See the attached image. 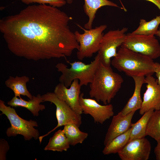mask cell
<instances>
[{
  "label": "cell",
  "instance_id": "obj_18",
  "mask_svg": "<svg viewBox=\"0 0 160 160\" xmlns=\"http://www.w3.org/2000/svg\"><path fill=\"white\" fill-rule=\"evenodd\" d=\"M30 81L29 77L26 76H10L5 81V84L14 92L15 96L20 97V95L25 96L31 99L33 95L28 91L26 84Z\"/></svg>",
  "mask_w": 160,
  "mask_h": 160
},
{
  "label": "cell",
  "instance_id": "obj_8",
  "mask_svg": "<svg viewBox=\"0 0 160 160\" xmlns=\"http://www.w3.org/2000/svg\"><path fill=\"white\" fill-rule=\"evenodd\" d=\"M121 46L153 60L160 57V44L154 35L129 33Z\"/></svg>",
  "mask_w": 160,
  "mask_h": 160
},
{
  "label": "cell",
  "instance_id": "obj_2",
  "mask_svg": "<svg viewBox=\"0 0 160 160\" xmlns=\"http://www.w3.org/2000/svg\"><path fill=\"white\" fill-rule=\"evenodd\" d=\"M124 81L121 75L110 66L100 62L92 81L90 84L89 95L98 102L109 104L121 88Z\"/></svg>",
  "mask_w": 160,
  "mask_h": 160
},
{
  "label": "cell",
  "instance_id": "obj_5",
  "mask_svg": "<svg viewBox=\"0 0 160 160\" xmlns=\"http://www.w3.org/2000/svg\"><path fill=\"white\" fill-rule=\"evenodd\" d=\"M1 115L4 114L9 120L11 127L7 130L6 134L8 137H15L17 135L23 136L25 140H30L33 138L36 140L39 137L38 130L34 128L37 127V122L31 119L28 121L20 117L15 110L11 106H7L4 102L0 100Z\"/></svg>",
  "mask_w": 160,
  "mask_h": 160
},
{
  "label": "cell",
  "instance_id": "obj_11",
  "mask_svg": "<svg viewBox=\"0 0 160 160\" xmlns=\"http://www.w3.org/2000/svg\"><path fill=\"white\" fill-rule=\"evenodd\" d=\"M151 150L149 141L144 137L129 140L118 154L122 160H147Z\"/></svg>",
  "mask_w": 160,
  "mask_h": 160
},
{
  "label": "cell",
  "instance_id": "obj_26",
  "mask_svg": "<svg viewBox=\"0 0 160 160\" xmlns=\"http://www.w3.org/2000/svg\"><path fill=\"white\" fill-rule=\"evenodd\" d=\"M8 143L4 139L0 140V160H6V154L9 149Z\"/></svg>",
  "mask_w": 160,
  "mask_h": 160
},
{
  "label": "cell",
  "instance_id": "obj_20",
  "mask_svg": "<svg viewBox=\"0 0 160 160\" xmlns=\"http://www.w3.org/2000/svg\"><path fill=\"white\" fill-rule=\"evenodd\" d=\"M70 145L63 130L59 129L50 138L44 150L62 152L67 151L69 148Z\"/></svg>",
  "mask_w": 160,
  "mask_h": 160
},
{
  "label": "cell",
  "instance_id": "obj_14",
  "mask_svg": "<svg viewBox=\"0 0 160 160\" xmlns=\"http://www.w3.org/2000/svg\"><path fill=\"white\" fill-rule=\"evenodd\" d=\"M132 112L124 116H122L120 111L113 116L112 121L108 128L104 141V145H106L114 138L124 133L132 126V120L135 113Z\"/></svg>",
  "mask_w": 160,
  "mask_h": 160
},
{
  "label": "cell",
  "instance_id": "obj_23",
  "mask_svg": "<svg viewBox=\"0 0 160 160\" xmlns=\"http://www.w3.org/2000/svg\"><path fill=\"white\" fill-rule=\"evenodd\" d=\"M160 24V15L149 21L143 19L140 20L138 28L132 33L135 34L145 35H156Z\"/></svg>",
  "mask_w": 160,
  "mask_h": 160
},
{
  "label": "cell",
  "instance_id": "obj_1",
  "mask_svg": "<svg viewBox=\"0 0 160 160\" xmlns=\"http://www.w3.org/2000/svg\"><path fill=\"white\" fill-rule=\"evenodd\" d=\"M65 12L46 4L29 5L0 20V31L15 55L34 61L70 56L79 43Z\"/></svg>",
  "mask_w": 160,
  "mask_h": 160
},
{
  "label": "cell",
  "instance_id": "obj_27",
  "mask_svg": "<svg viewBox=\"0 0 160 160\" xmlns=\"http://www.w3.org/2000/svg\"><path fill=\"white\" fill-rule=\"evenodd\" d=\"M154 72L157 78L158 83L160 85V63L155 62Z\"/></svg>",
  "mask_w": 160,
  "mask_h": 160
},
{
  "label": "cell",
  "instance_id": "obj_9",
  "mask_svg": "<svg viewBox=\"0 0 160 160\" xmlns=\"http://www.w3.org/2000/svg\"><path fill=\"white\" fill-rule=\"evenodd\" d=\"M128 28L110 30L103 35L98 54L100 62L104 65L111 66V59L117 55V49L124 41Z\"/></svg>",
  "mask_w": 160,
  "mask_h": 160
},
{
  "label": "cell",
  "instance_id": "obj_10",
  "mask_svg": "<svg viewBox=\"0 0 160 160\" xmlns=\"http://www.w3.org/2000/svg\"><path fill=\"white\" fill-rule=\"evenodd\" d=\"M84 95L83 93H81L79 99L83 113L91 116L95 122L103 124L113 116V107L112 104L102 105L96 100L84 98Z\"/></svg>",
  "mask_w": 160,
  "mask_h": 160
},
{
  "label": "cell",
  "instance_id": "obj_29",
  "mask_svg": "<svg viewBox=\"0 0 160 160\" xmlns=\"http://www.w3.org/2000/svg\"><path fill=\"white\" fill-rule=\"evenodd\" d=\"M155 4L160 10V0H146Z\"/></svg>",
  "mask_w": 160,
  "mask_h": 160
},
{
  "label": "cell",
  "instance_id": "obj_13",
  "mask_svg": "<svg viewBox=\"0 0 160 160\" xmlns=\"http://www.w3.org/2000/svg\"><path fill=\"white\" fill-rule=\"evenodd\" d=\"M146 89L143 94L139 113L143 115L150 109H160V85L152 75L145 76Z\"/></svg>",
  "mask_w": 160,
  "mask_h": 160
},
{
  "label": "cell",
  "instance_id": "obj_21",
  "mask_svg": "<svg viewBox=\"0 0 160 160\" xmlns=\"http://www.w3.org/2000/svg\"><path fill=\"white\" fill-rule=\"evenodd\" d=\"M79 127L74 124H70L64 126L63 130L70 145L75 146L81 144L87 138V133L81 131Z\"/></svg>",
  "mask_w": 160,
  "mask_h": 160
},
{
  "label": "cell",
  "instance_id": "obj_22",
  "mask_svg": "<svg viewBox=\"0 0 160 160\" xmlns=\"http://www.w3.org/2000/svg\"><path fill=\"white\" fill-rule=\"evenodd\" d=\"M154 111L151 109L145 112L136 123H132L129 140L145 137L148 121Z\"/></svg>",
  "mask_w": 160,
  "mask_h": 160
},
{
  "label": "cell",
  "instance_id": "obj_12",
  "mask_svg": "<svg viewBox=\"0 0 160 160\" xmlns=\"http://www.w3.org/2000/svg\"><path fill=\"white\" fill-rule=\"evenodd\" d=\"M81 87L77 79L73 81L69 87L60 82L55 87L54 92L58 98L65 102L76 113L81 115L83 113L79 102Z\"/></svg>",
  "mask_w": 160,
  "mask_h": 160
},
{
  "label": "cell",
  "instance_id": "obj_30",
  "mask_svg": "<svg viewBox=\"0 0 160 160\" xmlns=\"http://www.w3.org/2000/svg\"><path fill=\"white\" fill-rule=\"evenodd\" d=\"M66 2L68 4H71L72 3L73 0H66Z\"/></svg>",
  "mask_w": 160,
  "mask_h": 160
},
{
  "label": "cell",
  "instance_id": "obj_25",
  "mask_svg": "<svg viewBox=\"0 0 160 160\" xmlns=\"http://www.w3.org/2000/svg\"><path fill=\"white\" fill-rule=\"evenodd\" d=\"M25 4L28 5L33 3L39 4H49L53 7H60L64 5L66 3L65 0H17Z\"/></svg>",
  "mask_w": 160,
  "mask_h": 160
},
{
  "label": "cell",
  "instance_id": "obj_19",
  "mask_svg": "<svg viewBox=\"0 0 160 160\" xmlns=\"http://www.w3.org/2000/svg\"><path fill=\"white\" fill-rule=\"evenodd\" d=\"M132 126L124 133L117 136L105 146L102 152L105 155L118 153L129 140Z\"/></svg>",
  "mask_w": 160,
  "mask_h": 160
},
{
  "label": "cell",
  "instance_id": "obj_31",
  "mask_svg": "<svg viewBox=\"0 0 160 160\" xmlns=\"http://www.w3.org/2000/svg\"><path fill=\"white\" fill-rule=\"evenodd\" d=\"M156 35L160 38V30H158Z\"/></svg>",
  "mask_w": 160,
  "mask_h": 160
},
{
  "label": "cell",
  "instance_id": "obj_4",
  "mask_svg": "<svg viewBox=\"0 0 160 160\" xmlns=\"http://www.w3.org/2000/svg\"><path fill=\"white\" fill-rule=\"evenodd\" d=\"M67 62L71 65L70 68L62 63H58L55 65L57 71L62 73L59 79V82L63 83L67 87H69L73 81L76 79L79 80L81 86L91 83L100 62L98 54L88 64L79 61Z\"/></svg>",
  "mask_w": 160,
  "mask_h": 160
},
{
  "label": "cell",
  "instance_id": "obj_6",
  "mask_svg": "<svg viewBox=\"0 0 160 160\" xmlns=\"http://www.w3.org/2000/svg\"><path fill=\"white\" fill-rule=\"evenodd\" d=\"M107 28L106 25H103L89 30L82 28L84 31L82 34L77 31L74 32L79 45L76 54L78 60H82L85 58L90 57L98 52L103 35V32Z\"/></svg>",
  "mask_w": 160,
  "mask_h": 160
},
{
  "label": "cell",
  "instance_id": "obj_28",
  "mask_svg": "<svg viewBox=\"0 0 160 160\" xmlns=\"http://www.w3.org/2000/svg\"><path fill=\"white\" fill-rule=\"evenodd\" d=\"M154 153L157 160H160V142L157 143L154 149Z\"/></svg>",
  "mask_w": 160,
  "mask_h": 160
},
{
  "label": "cell",
  "instance_id": "obj_7",
  "mask_svg": "<svg viewBox=\"0 0 160 160\" xmlns=\"http://www.w3.org/2000/svg\"><path fill=\"white\" fill-rule=\"evenodd\" d=\"M41 96L43 102H49L55 105L57 124L47 134L39 137L40 144L44 137L59 127L70 124H74L79 127L82 124L81 115L76 113L65 102L58 98L54 92H48Z\"/></svg>",
  "mask_w": 160,
  "mask_h": 160
},
{
  "label": "cell",
  "instance_id": "obj_15",
  "mask_svg": "<svg viewBox=\"0 0 160 160\" xmlns=\"http://www.w3.org/2000/svg\"><path fill=\"white\" fill-rule=\"evenodd\" d=\"M132 78L135 83L134 90L132 96L120 111L122 116L140 110L142 105L143 100L141 96V90L143 85L145 83V77L144 76H134Z\"/></svg>",
  "mask_w": 160,
  "mask_h": 160
},
{
  "label": "cell",
  "instance_id": "obj_32",
  "mask_svg": "<svg viewBox=\"0 0 160 160\" xmlns=\"http://www.w3.org/2000/svg\"><path fill=\"white\" fill-rule=\"evenodd\" d=\"M160 111V109L159 110Z\"/></svg>",
  "mask_w": 160,
  "mask_h": 160
},
{
  "label": "cell",
  "instance_id": "obj_3",
  "mask_svg": "<svg viewBox=\"0 0 160 160\" xmlns=\"http://www.w3.org/2000/svg\"><path fill=\"white\" fill-rule=\"evenodd\" d=\"M111 64L119 71L132 77L146 76L154 73L155 62L153 59L122 46L111 61Z\"/></svg>",
  "mask_w": 160,
  "mask_h": 160
},
{
  "label": "cell",
  "instance_id": "obj_17",
  "mask_svg": "<svg viewBox=\"0 0 160 160\" xmlns=\"http://www.w3.org/2000/svg\"><path fill=\"white\" fill-rule=\"evenodd\" d=\"M83 8L84 12L88 17L87 23L84 25L86 29L92 28L93 21L98 9L105 6L118 7L116 4L108 0H84Z\"/></svg>",
  "mask_w": 160,
  "mask_h": 160
},
{
  "label": "cell",
  "instance_id": "obj_24",
  "mask_svg": "<svg viewBox=\"0 0 160 160\" xmlns=\"http://www.w3.org/2000/svg\"><path fill=\"white\" fill-rule=\"evenodd\" d=\"M146 134L160 142V111L154 110L150 117L147 126Z\"/></svg>",
  "mask_w": 160,
  "mask_h": 160
},
{
  "label": "cell",
  "instance_id": "obj_16",
  "mask_svg": "<svg viewBox=\"0 0 160 160\" xmlns=\"http://www.w3.org/2000/svg\"><path fill=\"white\" fill-rule=\"evenodd\" d=\"M43 102L41 95L38 94L36 96L33 95L31 99L28 101L25 100L21 98H18L15 96L12 99L8 101L7 104L11 107H21L25 108L29 110L33 116H38L39 112L45 108V106L40 104Z\"/></svg>",
  "mask_w": 160,
  "mask_h": 160
}]
</instances>
